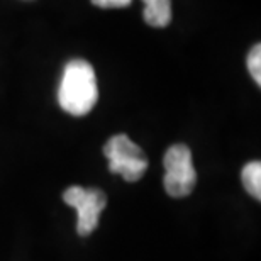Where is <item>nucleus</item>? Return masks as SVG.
I'll use <instances>...</instances> for the list:
<instances>
[{
  "label": "nucleus",
  "mask_w": 261,
  "mask_h": 261,
  "mask_svg": "<svg viewBox=\"0 0 261 261\" xmlns=\"http://www.w3.org/2000/svg\"><path fill=\"white\" fill-rule=\"evenodd\" d=\"M133 0H92L93 5L102 9H117V7H127Z\"/></svg>",
  "instance_id": "8"
},
{
  "label": "nucleus",
  "mask_w": 261,
  "mask_h": 261,
  "mask_svg": "<svg viewBox=\"0 0 261 261\" xmlns=\"http://www.w3.org/2000/svg\"><path fill=\"white\" fill-rule=\"evenodd\" d=\"M163 165L166 194L173 198L189 197L197 185V171L194 168L189 146L173 144L168 148Z\"/></svg>",
  "instance_id": "3"
},
{
  "label": "nucleus",
  "mask_w": 261,
  "mask_h": 261,
  "mask_svg": "<svg viewBox=\"0 0 261 261\" xmlns=\"http://www.w3.org/2000/svg\"><path fill=\"white\" fill-rule=\"evenodd\" d=\"M243 185L248 190V194L254 197L256 200L261 198V163L259 161H251L244 166L243 173Z\"/></svg>",
  "instance_id": "6"
},
{
  "label": "nucleus",
  "mask_w": 261,
  "mask_h": 261,
  "mask_svg": "<svg viewBox=\"0 0 261 261\" xmlns=\"http://www.w3.org/2000/svg\"><path fill=\"white\" fill-rule=\"evenodd\" d=\"M143 19L151 28H166L171 22V0H143Z\"/></svg>",
  "instance_id": "5"
},
{
  "label": "nucleus",
  "mask_w": 261,
  "mask_h": 261,
  "mask_svg": "<svg viewBox=\"0 0 261 261\" xmlns=\"http://www.w3.org/2000/svg\"><path fill=\"white\" fill-rule=\"evenodd\" d=\"M63 200L78 214L76 231L80 236H88L95 231L98 217L107 205V197L102 190L70 187L63 192Z\"/></svg>",
  "instance_id": "4"
},
{
  "label": "nucleus",
  "mask_w": 261,
  "mask_h": 261,
  "mask_svg": "<svg viewBox=\"0 0 261 261\" xmlns=\"http://www.w3.org/2000/svg\"><path fill=\"white\" fill-rule=\"evenodd\" d=\"M98 100V87L93 66L85 60L68 61L58 88V102L71 116H87Z\"/></svg>",
  "instance_id": "1"
},
{
  "label": "nucleus",
  "mask_w": 261,
  "mask_h": 261,
  "mask_svg": "<svg viewBox=\"0 0 261 261\" xmlns=\"http://www.w3.org/2000/svg\"><path fill=\"white\" fill-rule=\"evenodd\" d=\"M111 173L121 175L126 181H138L148 170V158L138 144L126 134H116L103 146Z\"/></svg>",
  "instance_id": "2"
},
{
  "label": "nucleus",
  "mask_w": 261,
  "mask_h": 261,
  "mask_svg": "<svg viewBox=\"0 0 261 261\" xmlns=\"http://www.w3.org/2000/svg\"><path fill=\"white\" fill-rule=\"evenodd\" d=\"M246 65H248L249 75L253 76L256 85H261V44L253 46V49L249 51V55H248Z\"/></svg>",
  "instance_id": "7"
}]
</instances>
